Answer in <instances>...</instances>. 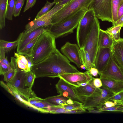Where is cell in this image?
<instances>
[{
  "label": "cell",
  "mask_w": 123,
  "mask_h": 123,
  "mask_svg": "<svg viewBox=\"0 0 123 123\" xmlns=\"http://www.w3.org/2000/svg\"><path fill=\"white\" fill-rule=\"evenodd\" d=\"M31 70L37 78H58L62 74L80 72L57 49L45 59L34 64Z\"/></svg>",
  "instance_id": "obj_1"
},
{
  "label": "cell",
  "mask_w": 123,
  "mask_h": 123,
  "mask_svg": "<svg viewBox=\"0 0 123 123\" xmlns=\"http://www.w3.org/2000/svg\"><path fill=\"white\" fill-rule=\"evenodd\" d=\"M55 39L48 29L39 36L31 56L34 64L45 59L56 49Z\"/></svg>",
  "instance_id": "obj_2"
},
{
  "label": "cell",
  "mask_w": 123,
  "mask_h": 123,
  "mask_svg": "<svg viewBox=\"0 0 123 123\" xmlns=\"http://www.w3.org/2000/svg\"><path fill=\"white\" fill-rule=\"evenodd\" d=\"M88 9L83 8L63 21L50 25L48 27V30L55 39L73 33Z\"/></svg>",
  "instance_id": "obj_3"
},
{
  "label": "cell",
  "mask_w": 123,
  "mask_h": 123,
  "mask_svg": "<svg viewBox=\"0 0 123 123\" xmlns=\"http://www.w3.org/2000/svg\"><path fill=\"white\" fill-rule=\"evenodd\" d=\"M93 0H73L53 15L51 20V25L63 21L83 8L88 9Z\"/></svg>",
  "instance_id": "obj_4"
},
{
  "label": "cell",
  "mask_w": 123,
  "mask_h": 123,
  "mask_svg": "<svg viewBox=\"0 0 123 123\" xmlns=\"http://www.w3.org/2000/svg\"><path fill=\"white\" fill-rule=\"evenodd\" d=\"M94 11L88 9L81 18L77 27L76 38L80 49L84 47L96 17Z\"/></svg>",
  "instance_id": "obj_5"
},
{
  "label": "cell",
  "mask_w": 123,
  "mask_h": 123,
  "mask_svg": "<svg viewBox=\"0 0 123 123\" xmlns=\"http://www.w3.org/2000/svg\"><path fill=\"white\" fill-rule=\"evenodd\" d=\"M98 19L95 17L83 47L89 53L93 67L99 48L98 38L100 28Z\"/></svg>",
  "instance_id": "obj_6"
},
{
  "label": "cell",
  "mask_w": 123,
  "mask_h": 123,
  "mask_svg": "<svg viewBox=\"0 0 123 123\" xmlns=\"http://www.w3.org/2000/svg\"><path fill=\"white\" fill-rule=\"evenodd\" d=\"M26 72L18 67L12 79L8 82L24 100L28 101L31 97L36 96L34 92L26 86L25 77Z\"/></svg>",
  "instance_id": "obj_7"
},
{
  "label": "cell",
  "mask_w": 123,
  "mask_h": 123,
  "mask_svg": "<svg viewBox=\"0 0 123 123\" xmlns=\"http://www.w3.org/2000/svg\"><path fill=\"white\" fill-rule=\"evenodd\" d=\"M88 9L92 10L98 19L112 23L111 0H93Z\"/></svg>",
  "instance_id": "obj_8"
},
{
  "label": "cell",
  "mask_w": 123,
  "mask_h": 123,
  "mask_svg": "<svg viewBox=\"0 0 123 123\" xmlns=\"http://www.w3.org/2000/svg\"><path fill=\"white\" fill-rule=\"evenodd\" d=\"M64 6L55 4V6L48 12L29 22L25 25L24 32L27 33L37 28L43 27H47L51 25V18L53 15Z\"/></svg>",
  "instance_id": "obj_9"
},
{
  "label": "cell",
  "mask_w": 123,
  "mask_h": 123,
  "mask_svg": "<svg viewBox=\"0 0 123 123\" xmlns=\"http://www.w3.org/2000/svg\"><path fill=\"white\" fill-rule=\"evenodd\" d=\"M100 78H105L123 82V70L115 61L112 54L107 66L99 74Z\"/></svg>",
  "instance_id": "obj_10"
},
{
  "label": "cell",
  "mask_w": 123,
  "mask_h": 123,
  "mask_svg": "<svg viewBox=\"0 0 123 123\" xmlns=\"http://www.w3.org/2000/svg\"><path fill=\"white\" fill-rule=\"evenodd\" d=\"M101 95L93 96L86 98L83 107L86 109L89 108H98L104 105L105 103L114 95L113 93L108 89L102 86Z\"/></svg>",
  "instance_id": "obj_11"
},
{
  "label": "cell",
  "mask_w": 123,
  "mask_h": 123,
  "mask_svg": "<svg viewBox=\"0 0 123 123\" xmlns=\"http://www.w3.org/2000/svg\"><path fill=\"white\" fill-rule=\"evenodd\" d=\"M60 50L63 55L69 61L80 68L81 66L83 64L80 49L77 44L67 42L61 47Z\"/></svg>",
  "instance_id": "obj_12"
},
{
  "label": "cell",
  "mask_w": 123,
  "mask_h": 123,
  "mask_svg": "<svg viewBox=\"0 0 123 123\" xmlns=\"http://www.w3.org/2000/svg\"><path fill=\"white\" fill-rule=\"evenodd\" d=\"M58 78L75 87L80 86L81 83L89 82L94 78L87 70L84 73L63 74L59 75Z\"/></svg>",
  "instance_id": "obj_13"
},
{
  "label": "cell",
  "mask_w": 123,
  "mask_h": 123,
  "mask_svg": "<svg viewBox=\"0 0 123 123\" xmlns=\"http://www.w3.org/2000/svg\"><path fill=\"white\" fill-rule=\"evenodd\" d=\"M48 27H39L27 33L23 32L20 33L18 38V42L17 52L18 53L28 44L47 30Z\"/></svg>",
  "instance_id": "obj_14"
},
{
  "label": "cell",
  "mask_w": 123,
  "mask_h": 123,
  "mask_svg": "<svg viewBox=\"0 0 123 123\" xmlns=\"http://www.w3.org/2000/svg\"><path fill=\"white\" fill-rule=\"evenodd\" d=\"M112 54V47H99L94 65V67L98 70L99 74L103 71L107 66Z\"/></svg>",
  "instance_id": "obj_15"
},
{
  "label": "cell",
  "mask_w": 123,
  "mask_h": 123,
  "mask_svg": "<svg viewBox=\"0 0 123 123\" xmlns=\"http://www.w3.org/2000/svg\"><path fill=\"white\" fill-rule=\"evenodd\" d=\"M93 80L85 86L75 87L77 94L83 102L86 98L93 96H98L101 94V88H97L94 85Z\"/></svg>",
  "instance_id": "obj_16"
},
{
  "label": "cell",
  "mask_w": 123,
  "mask_h": 123,
  "mask_svg": "<svg viewBox=\"0 0 123 123\" xmlns=\"http://www.w3.org/2000/svg\"><path fill=\"white\" fill-rule=\"evenodd\" d=\"M55 86L58 93L61 91H66L69 94L70 99L74 101L83 104V101L77 96L75 87L67 83L60 78Z\"/></svg>",
  "instance_id": "obj_17"
},
{
  "label": "cell",
  "mask_w": 123,
  "mask_h": 123,
  "mask_svg": "<svg viewBox=\"0 0 123 123\" xmlns=\"http://www.w3.org/2000/svg\"><path fill=\"white\" fill-rule=\"evenodd\" d=\"M112 55L118 65L123 70V38L114 41L112 47Z\"/></svg>",
  "instance_id": "obj_18"
},
{
  "label": "cell",
  "mask_w": 123,
  "mask_h": 123,
  "mask_svg": "<svg viewBox=\"0 0 123 123\" xmlns=\"http://www.w3.org/2000/svg\"><path fill=\"white\" fill-rule=\"evenodd\" d=\"M100 79L102 86L111 91L114 95L123 91V82L107 78Z\"/></svg>",
  "instance_id": "obj_19"
},
{
  "label": "cell",
  "mask_w": 123,
  "mask_h": 123,
  "mask_svg": "<svg viewBox=\"0 0 123 123\" xmlns=\"http://www.w3.org/2000/svg\"><path fill=\"white\" fill-rule=\"evenodd\" d=\"M114 43L113 40L105 31L100 29L98 38V46L100 48L112 47Z\"/></svg>",
  "instance_id": "obj_20"
},
{
  "label": "cell",
  "mask_w": 123,
  "mask_h": 123,
  "mask_svg": "<svg viewBox=\"0 0 123 123\" xmlns=\"http://www.w3.org/2000/svg\"><path fill=\"white\" fill-rule=\"evenodd\" d=\"M0 85L20 102L30 107L28 101L22 98L9 83L7 82L6 84L3 81H0Z\"/></svg>",
  "instance_id": "obj_21"
},
{
  "label": "cell",
  "mask_w": 123,
  "mask_h": 123,
  "mask_svg": "<svg viewBox=\"0 0 123 123\" xmlns=\"http://www.w3.org/2000/svg\"><path fill=\"white\" fill-rule=\"evenodd\" d=\"M61 95L49 97L44 99L49 104L55 106L61 107L68 105L67 100L68 99Z\"/></svg>",
  "instance_id": "obj_22"
},
{
  "label": "cell",
  "mask_w": 123,
  "mask_h": 123,
  "mask_svg": "<svg viewBox=\"0 0 123 123\" xmlns=\"http://www.w3.org/2000/svg\"><path fill=\"white\" fill-rule=\"evenodd\" d=\"M9 0H0V29L5 26L6 15Z\"/></svg>",
  "instance_id": "obj_23"
},
{
  "label": "cell",
  "mask_w": 123,
  "mask_h": 123,
  "mask_svg": "<svg viewBox=\"0 0 123 123\" xmlns=\"http://www.w3.org/2000/svg\"><path fill=\"white\" fill-rule=\"evenodd\" d=\"M14 56L16 58V62L18 68L27 72L30 70L28 65V61L25 56L14 52Z\"/></svg>",
  "instance_id": "obj_24"
},
{
  "label": "cell",
  "mask_w": 123,
  "mask_h": 123,
  "mask_svg": "<svg viewBox=\"0 0 123 123\" xmlns=\"http://www.w3.org/2000/svg\"><path fill=\"white\" fill-rule=\"evenodd\" d=\"M80 52L83 64L85 65L86 69L89 71L91 68L93 67L89 54L83 47L80 49Z\"/></svg>",
  "instance_id": "obj_25"
},
{
  "label": "cell",
  "mask_w": 123,
  "mask_h": 123,
  "mask_svg": "<svg viewBox=\"0 0 123 123\" xmlns=\"http://www.w3.org/2000/svg\"><path fill=\"white\" fill-rule=\"evenodd\" d=\"M122 27L121 25H113L107 28L105 31L113 40L114 41H117L120 39V31Z\"/></svg>",
  "instance_id": "obj_26"
},
{
  "label": "cell",
  "mask_w": 123,
  "mask_h": 123,
  "mask_svg": "<svg viewBox=\"0 0 123 123\" xmlns=\"http://www.w3.org/2000/svg\"><path fill=\"white\" fill-rule=\"evenodd\" d=\"M18 39L14 41L9 42L4 40H0V48L3 49L5 53L15 49L18 46Z\"/></svg>",
  "instance_id": "obj_27"
},
{
  "label": "cell",
  "mask_w": 123,
  "mask_h": 123,
  "mask_svg": "<svg viewBox=\"0 0 123 123\" xmlns=\"http://www.w3.org/2000/svg\"><path fill=\"white\" fill-rule=\"evenodd\" d=\"M54 106L45 101L44 99L32 105V108L43 113H49L48 108L50 106Z\"/></svg>",
  "instance_id": "obj_28"
},
{
  "label": "cell",
  "mask_w": 123,
  "mask_h": 123,
  "mask_svg": "<svg viewBox=\"0 0 123 123\" xmlns=\"http://www.w3.org/2000/svg\"><path fill=\"white\" fill-rule=\"evenodd\" d=\"M39 36L28 44L18 53L21 55L31 56L32 55L33 48Z\"/></svg>",
  "instance_id": "obj_29"
},
{
  "label": "cell",
  "mask_w": 123,
  "mask_h": 123,
  "mask_svg": "<svg viewBox=\"0 0 123 123\" xmlns=\"http://www.w3.org/2000/svg\"><path fill=\"white\" fill-rule=\"evenodd\" d=\"M36 76L34 72L31 70L26 72L25 77V83L26 86L32 90V87Z\"/></svg>",
  "instance_id": "obj_30"
},
{
  "label": "cell",
  "mask_w": 123,
  "mask_h": 123,
  "mask_svg": "<svg viewBox=\"0 0 123 123\" xmlns=\"http://www.w3.org/2000/svg\"><path fill=\"white\" fill-rule=\"evenodd\" d=\"M123 0H111L112 14V24L118 20L117 12L118 8Z\"/></svg>",
  "instance_id": "obj_31"
},
{
  "label": "cell",
  "mask_w": 123,
  "mask_h": 123,
  "mask_svg": "<svg viewBox=\"0 0 123 123\" xmlns=\"http://www.w3.org/2000/svg\"><path fill=\"white\" fill-rule=\"evenodd\" d=\"M16 0H9L6 18L10 20H12L13 11Z\"/></svg>",
  "instance_id": "obj_32"
},
{
  "label": "cell",
  "mask_w": 123,
  "mask_h": 123,
  "mask_svg": "<svg viewBox=\"0 0 123 123\" xmlns=\"http://www.w3.org/2000/svg\"><path fill=\"white\" fill-rule=\"evenodd\" d=\"M55 4V3L54 1L51 2L47 0L44 6L38 13L35 18H38L48 12Z\"/></svg>",
  "instance_id": "obj_33"
},
{
  "label": "cell",
  "mask_w": 123,
  "mask_h": 123,
  "mask_svg": "<svg viewBox=\"0 0 123 123\" xmlns=\"http://www.w3.org/2000/svg\"><path fill=\"white\" fill-rule=\"evenodd\" d=\"M99 111H102L119 112H123V106L117 105L110 107H106L104 105L97 108Z\"/></svg>",
  "instance_id": "obj_34"
},
{
  "label": "cell",
  "mask_w": 123,
  "mask_h": 123,
  "mask_svg": "<svg viewBox=\"0 0 123 123\" xmlns=\"http://www.w3.org/2000/svg\"><path fill=\"white\" fill-rule=\"evenodd\" d=\"M24 0H16L13 15L15 17L19 16L22 8L24 5Z\"/></svg>",
  "instance_id": "obj_35"
},
{
  "label": "cell",
  "mask_w": 123,
  "mask_h": 123,
  "mask_svg": "<svg viewBox=\"0 0 123 123\" xmlns=\"http://www.w3.org/2000/svg\"><path fill=\"white\" fill-rule=\"evenodd\" d=\"M109 100L116 102L119 105L123 106V91L112 96Z\"/></svg>",
  "instance_id": "obj_36"
},
{
  "label": "cell",
  "mask_w": 123,
  "mask_h": 123,
  "mask_svg": "<svg viewBox=\"0 0 123 123\" xmlns=\"http://www.w3.org/2000/svg\"><path fill=\"white\" fill-rule=\"evenodd\" d=\"M18 67V66L15 69L12 68L11 69L4 74L3 75L4 80L7 82L11 81L14 76Z\"/></svg>",
  "instance_id": "obj_37"
},
{
  "label": "cell",
  "mask_w": 123,
  "mask_h": 123,
  "mask_svg": "<svg viewBox=\"0 0 123 123\" xmlns=\"http://www.w3.org/2000/svg\"><path fill=\"white\" fill-rule=\"evenodd\" d=\"M67 111L64 108L58 106H53L48 108L49 113L52 114L65 113Z\"/></svg>",
  "instance_id": "obj_38"
},
{
  "label": "cell",
  "mask_w": 123,
  "mask_h": 123,
  "mask_svg": "<svg viewBox=\"0 0 123 123\" xmlns=\"http://www.w3.org/2000/svg\"><path fill=\"white\" fill-rule=\"evenodd\" d=\"M83 104L77 101H75L74 103L72 104H68L64 105L61 107H63L68 111L75 109L83 106Z\"/></svg>",
  "instance_id": "obj_39"
},
{
  "label": "cell",
  "mask_w": 123,
  "mask_h": 123,
  "mask_svg": "<svg viewBox=\"0 0 123 123\" xmlns=\"http://www.w3.org/2000/svg\"><path fill=\"white\" fill-rule=\"evenodd\" d=\"M5 52L3 49L0 48V60L8 67L9 70L12 69L11 66V63L9 62L7 59V57H5Z\"/></svg>",
  "instance_id": "obj_40"
},
{
  "label": "cell",
  "mask_w": 123,
  "mask_h": 123,
  "mask_svg": "<svg viewBox=\"0 0 123 123\" xmlns=\"http://www.w3.org/2000/svg\"><path fill=\"white\" fill-rule=\"evenodd\" d=\"M86 109L84 107H81L79 108L73 110L67 111L65 112V114H80L83 113L87 112Z\"/></svg>",
  "instance_id": "obj_41"
},
{
  "label": "cell",
  "mask_w": 123,
  "mask_h": 123,
  "mask_svg": "<svg viewBox=\"0 0 123 123\" xmlns=\"http://www.w3.org/2000/svg\"><path fill=\"white\" fill-rule=\"evenodd\" d=\"M37 0H27L23 12H25L30 8L32 7L35 4Z\"/></svg>",
  "instance_id": "obj_42"
},
{
  "label": "cell",
  "mask_w": 123,
  "mask_h": 123,
  "mask_svg": "<svg viewBox=\"0 0 123 123\" xmlns=\"http://www.w3.org/2000/svg\"><path fill=\"white\" fill-rule=\"evenodd\" d=\"M43 99L37 97L36 96L30 98L28 101L32 108V106L38 102L43 100Z\"/></svg>",
  "instance_id": "obj_43"
},
{
  "label": "cell",
  "mask_w": 123,
  "mask_h": 123,
  "mask_svg": "<svg viewBox=\"0 0 123 123\" xmlns=\"http://www.w3.org/2000/svg\"><path fill=\"white\" fill-rule=\"evenodd\" d=\"M9 70L8 67L0 60V74L3 75Z\"/></svg>",
  "instance_id": "obj_44"
},
{
  "label": "cell",
  "mask_w": 123,
  "mask_h": 123,
  "mask_svg": "<svg viewBox=\"0 0 123 123\" xmlns=\"http://www.w3.org/2000/svg\"><path fill=\"white\" fill-rule=\"evenodd\" d=\"M93 81L94 85L96 87L100 88L102 86V81L100 78H94Z\"/></svg>",
  "instance_id": "obj_45"
},
{
  "label": "cell",
  "mask_w": 123,
  "mask_h": 123,
  "mask_svg": "<svg viewBox=\"0 0 123 123\" xmlns=\"http://www.w3.org/2000/svg\"><path fill=\"white\" fill-rule=\"evenodd\" d=\"M73 0H54V2L55 4H57L59 6L65 5Z\"/></svg>",
  "instance_id": "obj_46"
},
{
  "label": "cell",
  "mask_w": 123,
  "mask_h": 123,
  "mask_svg": "<svg viewBox=\"0 0 123 123\" xmlns=\"http://www.w3.org/2000/svg\"><path fill=\"white\" fill-rule=\"evenodd\" d=\"M123 16V1L120 5L117 12L118 20Z\"/></svg>",
  "instance_id": "obj_47"
},
{
  "label": "cell",
  "mask_w": 123,
  "mask_h": 123,
  "mask_svg": "<svg viewBox=\"0 0 123 123\" xmlns=\"http://www.w3.org/2000/svg\"><path fill=\"white\" fill-rule=\"evenodd\" d=\"M88 71L94 77L97 76L98 74V70L95 67L91 68Z\"/></svg>",
  "instance_id": "obj_48"
},
{
  "label": "cell",
  "mask_w": 123,
  "mask_h": 123,
  "mask_svg": "<svg viewBox=\"0 0 123 123\" xmlns=\"http://www.w3.org/2000/svg\"><path fill=\"white\" fill-rule=\"evenodd\" d=\"M88 111V113H103V111L98 110L97 109L95 108H89L87 109Z\"/></svg>",
  "instance_id": "obj_49"
},
{
  "label": "cell",
  "mask_w": 123,
  "mask_h": 123,
  "mask_svg": "<svg viewBox=\"0 0 123 123\" xmlns=\"http://www.w3.org/2000/svg\"><path fill=\"white\" fill-rule=\"evenodd\" d=\"M104 105L106 107H110L118 105L115 102L108 100L105 103Z\"/></svg>",
  "instance_id": "obj_50"
},
{
  "label": "cell",
  "mask_w": 123,
  "mask_h": 123,
  "mask_svg": "<svg viewBox=\"0 0 123 123\" xmlns=\"http://www.w3.org/2000/svg\"><path fill=\"white\" fill-rule=\"evenodd\" d=\"M25 56L28 61V65L30 70H31L32 67L34 65L33 63L31 58V56L25 55Z\"/></svg>",
  "instance_id": "obj_51"
},
{
  "label": "cell",
  "mask_w": 123,
  "mask_h": 123,
  "mask_svg": "<svg viewBox=\"0 0 123 123\" xmlns=\"http://www.w3.org/2000/svg\"><path fill=\"white\" fill-rule=\"evenodd\" d=\"M113 25L116 26L121 25L122 27H123V16L118 19L116 22L112 24Z\"/></svg>",
  "instance_id": "obj_52"
},
{
  "label": "cell",
  "mask_w": 123,
  "mask_h": 123,
  "mask_svg": "<svg viewBox=\"0 0 123 123\" xmlns=\"http://www.w3.org/2000/svg\"><path fill=\"white\" fill-rule=\"evenodd\" d=\"M75 101L71 99L68 98L67 100V103L68 104L71 105L73 104Z\"/></svg>",
  "instance_id": "obj_53"
},
{
  "label": "cell",
  "mask_w": 123,
  "mask_h": 123,
  "mask_svg": "<svg viewBox=\"0 0 123 123\" xmlns=\"http://www.w3.org/2000/svg\"><path fill=\"white\" fill-rule=\"evenodd\" d=\"M89 82H86L84 83H81L80 84V86H85Z\"/></svg>",
  "instance_id": "obj_54"
},
{
  "label": "cell",
  "mask_w": 123,
  "mask_h": 123,
  "mask_svg": "<svg viewBox=\"0 0 123 123\" xmlns=\"http://www.w3.org/2000/svg\"><path fill=\"white\" fill-rule=\"evenodd\" d=\"M80 68H81L83 69H86V67L85 65L84 64L81 65L80 67Z\"/></svg>",
  "instance_id": "obj_55"
}]
</instances>
